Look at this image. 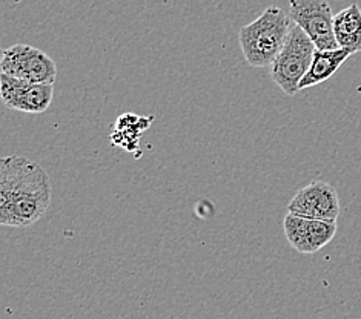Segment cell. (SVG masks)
Returning a JSON list of instances; mask_svg holds the SVG:
<instances>
[{
	"label": "cell",
	"mask_w": 361,
	"mask_h": 319,
	"mask_svg": "<svg viewBox=\"0 0 361 319\" xmlns=\"http://www.w3.org/2000/svg\"><path fill=\"white\" fill-rule=\"evenodd\" d=\"M315 49L307 34L298 25L292 23L285 45L271 65V79L288 97H294L300 92V82L311 68Z\"/></svg>",
	"instance_id": "cell-3"
},
{
	"label": "cell",
	"mask_w": 361,
	"mask_h": 319,
	"mask_svg": "<svg viewBox=\"0 0 361 319\" xmlns=\"http://www.w3.org/2000/svg\"><path fill=\"white\" fill-rule=\"evenodd\" d=\"M2 73L31 83L54 85L57 68L44 51L25 43H17L4 51Z\"/></svg>",
	"instance_id": "cell-5"
},
{
	"label": "cell",
	"mask_w": 361,
	"mask_h": 319,
	"mask_svg": "<svg viewBox=\"0 0 361 319\" xmlns=\"http://www.w3.org/2000/svg\"><path fill=\"white\" fill-rule=\"evenodd\" d=\"M292 22L279 6H269L251 23L240 28L238 42L249 66L266 68L274 63L288 39Z\"/></svg>",
	"instance_id": "cell-2"
},
{
	"label": "cell",
	"mask_w": 361,
	"mask_h": 319,
	"mask_svg": "<svg viewBox=\"0 0 361 319\" xmlns=\"http://www.w3.org/2000/svg\"><path fill=\"white\" fill-rule=\"evenodd\" d=\"M283 229L289 244L297 252L312 255L324 246H328L337 234V221L335 220H315L300 217L290 213L283 220Z\"/></svg>",
	"instance_id": "cell-6"
},
{
	"label": "cell",
	"mask_w": 361,
	"mask_h": 319,
	"mask_svg": "<svg viewBox=\"0 0 361 319\" xmlns=\"http://www.w3.org/2000/svg\"><path fill=\"white\" fill-rule=\"evenodd\" d=\"M49 177L37 163L19 155L0 161V224L27 229L49 209Z\"/></svg>",
	"instance_id": "cell-1"
},
{
	"label": "cell",
	"mask_w": 361,
	"mask_h": 319,
	"mask_svg": "<svg viewBox=\"0 0 361 319\" xmlns=\"http://www.w3.org/2000/svg\"><path fill=\"white\" fill-rule=\"evenodd\" d=\"M288 212L315 220H335L340 215V198L335 187L324 181H312L294 195Z\"/></svg>",
	"instance_id": "cell-8"
},
{
	"label": "cell",
	"mask_w": 361,
	"mask_h": 319,
	"mask_svg": "<svg viewBox=\"0 0 361 319\" xmlns=\"http://www.w3.org/2000/svg\"><path fill=\"white\" fill-rule=\"evenodd\" d=\"M352 54L348 49H315L311 68L305 74L303 80L300 82V91L312 88L315 85H320L331 77L335 75L340 70V66L346 62Z\"/></svg>",
	"instance_id": "cell-9"
},
{
	"label": "cell",
	"mask_w": 361,
	"mask_h": 319,
	"mask_svg": "<svg viewBox=\"0 0 361 319\" xmlns=\"http://www.w3.org/2000/svg\"><path fill=\"white\" fill-rule=\"evenodd\" d=\"M290 20L302 28L317 49H337L334 15L328 0H289Z\"/></svg>",
	"instance_id": "cell-4"
},
{
	"label": "cell",
	"mask_w": 361,
	"mask_h": 319,
	"mask_svg": "<svg viewBox=\"0 0 361 319\" xmlns=\"http://www.w3.org/2000/svg\"><path fill=\"white\" fill-rule=\"evenodd\" d=\"M0 94L6 108L27 114H42L53 101L54 86L49 83H31L2 73Z\"/></svg>",
	"instance_id": "cell-7"
},
{
	"label": "cell",
	"mask_w": 361,
	"mask_h": 319,
	"mask_svg": "<svg viewBox=\"0 0 361 319\" xmlns=\"http://www.w3.org/2000/svg\"><path fill=\"white\" fill-rule=\"evenodd\" d=\"M334 32L338 46L350 54L361 51V8L357 4L334 15Z\"/></svg>",
	"instance_id": "cell-10"
}]
</instances>
